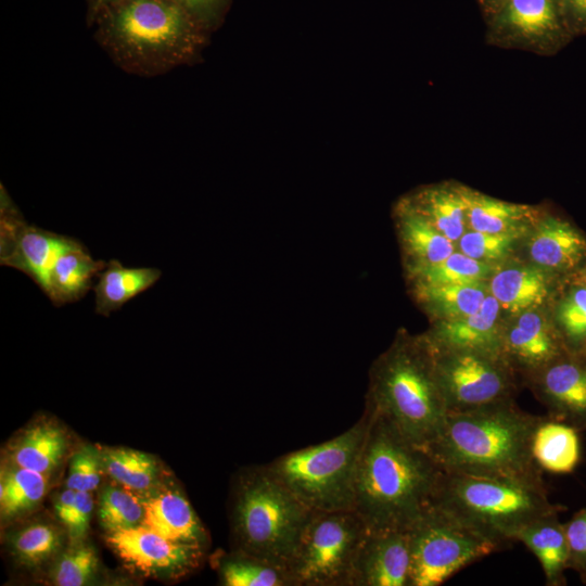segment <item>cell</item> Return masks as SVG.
Masks as SVG:
<instances>
[{"mask_svg": "<svg viewBox=\"0 0 586 586\" xmlns=\"http://www.w3.org/2000/svg\"><path fill=\"white\" fill-rule=\"evenodd\" d=\"M559 320L566 334L575 340L586 336V289L571 292L561 303Z\"/></svg>", "mask_w": 586, "mask_h": 586, "instance_id": "60d3db41", "label": "cell"}, {"mask_svg": "<svg viewBox=\"0 0 586 586\" xmlns=\"http://www.w3.org/2000/svg\"><path fill=\"white\" fill-rule=\"evenodd\" d=\"M351 586H410L407 531H367L354 563Z\"/></svg>", "mask_w": 586, "mask_h": 586, "instance_id": "5bb4252c", "label": "cell"}, {"mask_svg": "<svg viewBox=\"0 0 586 586\" xmlns=\"http://www.w3.org/2000/svg\"><path fill=\"white\" fill-rule=\"evenodd\" d=\"M515 233H489L481 231L464 232L459 239L461 253L481 260H496L511 249Z\"/></svg>", "mask_w": 586, "mask_h": 586, "instance_id": "f35d334b", "label": "cell"}, {"mask_svg": "<svg viewBox=\"0 0 586 586\" xmlns=\"http://www.w3.org/2000/svg\"><path fill=\"white\" fill-rule=\"evenodd\" d=\"M62 545V531L54 524L44 522L21 527L10 538L13 556L27 566L46 562L61 550Z\"/></svg>", "mask_w": 586, "mask_h": 586, "instance_id": "836d02e7", "label": "cell"}, {"mask_svg": "<svg viewBox=\"0 0 586 586\" xmlns=\"http://www.w3.org/2000/svg\"><path fill=\"white\" fill-rule=\"evenodd\" d=\"M499 304L486 295L480 309L456 320H446L428 341L438 347L476 351L501 356L502 340L497 328Z\"/></svg>", "mask_w": 586, "mask_h": 586, "instance_id": "e0dca14e", "label": "cell"}, {"mask_svg": "<svg viewBox=\"0 0 586 586\" xmlns=\"http://www.w3.org/2000/svg\"><path fill=\"white\" fill-rule=\"evenodd\" d=\"M485 23L486 43L501 49L550 56L574 39L563 22L558 0H505Z\"/></svg>", "mask_w": 586, "mask_h": 586, "instance_id": "8fae6325", "label": "cell"}, {"mask_svg": "<svg viewBox=\"0 0 586 586\" xmlns=\"http://www.w3.org/2000/svg\"><path fill=\"white\" fill-rule=\"evenodd\" d=\"M569 546V568L586 583V508L564 524Z\"/></svg>", "mask_w": 586, "mask_h": 586, "instance_id": "ab89813d", "label": "cell"}, {"mask_svg": "<svg viewBox=\"0 0 586 586\" xmlns=\"http://www.w3.org/2000/svg\"><path fill=\"white\" fill-rule=\"evenodd\" d=\"M67 445L59 425L39 422L15 438L10 449L11 464L49 475L62 461Z\"/></svg>", "mask_w": 586, "mask_h": 586, "instance_id": "7402d4cb", "label": "cell"}, {"mask_svg": "<svg viewBox=\"0 0 586 586\" xmlns=\"http://www.w3.org/2000/svg\"><path fill=\"white\" fill-rule=\"evenodd\" d=\"M94 508L91 493L77 492L66 487L54 502V511L59 521L64 525L68 536L81 539L89 528V522Z\"/></svg>", "mask_w": 586, "mask_h": 586, "instance_id": "8d00e7d4", "label": "cell"}, {"mask_svg": "<svg viewBox=\"0 0 586 586\" xmlns=\"http://www.w3.org/2000/svg\"><path fill=\"white\" fill-rule=\"evenodd\" d=\"M82 245L74 238L28 225L1 188V265L26 273L47 295L51 271L58 259Z\"/></svg>", "mask_w": 586, "mask_h": 586, "instance_id": "7c38bea8", "label": "cell"}, {"mask_svg": "<svg viewBox=\"0 0 586 586\" xmlns=\"http://www.w3.org/2000/svg\"><path fill=\"white\" fill-rule=\"evenodd\" d=\"M416 291L421 302L446 320L477 311L486 297L482 284L424 285L417 286Z\"/></svg>", "mask_w": 586, "mask_h": 586, "instance_id": "1f68e13d", "label": "cell"}, {"mask_svg": "<svg viewBox=\"0 0 586 586\" xmlns=\"http://www.w3.org/2000/svg\"><path fill=\"white\" fill-rule=\"evenodd\" d=\"M224 586H294L286 565L235 549L219 562Z\"/></svg>", "mask_w": 586, "mask_h": 586, "instance_id": "f1b7e54d", "label": "cell"}, {"mask_svg": "<svg viewBox=\"0 0 586 586\" xmlns=\"http://www.w3.org/2000/svg\"><path fill=\"white\" fill-rule=\"evenodd\" d=\"M563 22L576 38L586 36V0H558Z\"/></svg>", "mask_w": 586, "mask_h": 586, "instance_id": "7bdbcfd3", "label": "cell"}, {"mask_svg": "<svg viewBox=\"0 0 586 586\" xmlns=\"http://www.w3.org/2000/svg\"><path fill=\"white\" fill-rule=\"evenodd\" d=\"M87 13L86 22L89 27H92L99 15L106 9L124 1V0H86Z\"/></svg>", "mask_w": 586, "mask_h": 586, "instance_id": "ee69618b", "label": "cell"}, {"mask_svg": "<svg viewBox=\"0 0 586 586\" xmlns=\"http://www.w3.org/2000/svg\"><path fill=\"white\" fill-rule=\"evenodd\" d=\"M532 451L540 469L552 473H570L579 461L581 449L576 429L545 419L536 429Z\"/></svg>", "mask_w": 586, "mask_h": 586, "instance_id": "4316f807", "label": "cell"}, {"mask_svg": "<svg viewBox=\"0 0 586 586\" xmlns=\"http://www.w3.org/2000/svg\"><path fill=\"white\" fill-rule=\"evenodd\" d=\"M100 454L104 471L119 485L145 492L156 484L160 468L152 456L125 447L105 448Z\"/></svg>", "mask_w": 586, "mask_h": 586, "instance_id": "4dcf8cb0", "label": "cell"}, {"mask_svg": "<svg viewBox=\"0 0 586 586\" xmlns=\"http://www.w3.org/2000/svg\"><path fill=\"white\" fill-rule=\"evenodd\" d=\"M162 271L154 267L128 268L117 259H111L97 276L93 286L95 313L109 317L124 304L150 289L161 278Z\"/></svg>", "mask_w": 586, "mask_h": 586, "instance_id": "44dd1931", "label": "cell"}, {"mask_svg": "<svg viewBox=\"0 0 586 586\" xmlns=\"http://www.w3.org/2000/svg\"><path fill=\"white\" fill-rule=\"evenodd\" d=\"M544 420L520 410L511 400L447 412L428 451L447 471L542 479L532 445Z\"/></svg>", "mask_w": 586, "mask_h": 586, "instance_id": "3957f363", "label": "cell"}, {"mask_svg": "<svg viewBox=\"0 0 586 586\" xmlns=\"http://www.w3.org/2000/svg\"><path fill=\"white\" fill-rule=\"evenodd\" d=\"M397 228L410 259L409 271L440 263L454 253V244L404 200L397 206Z\"/></svg>", "mask_w": 586, "mask_h": 586, "instance_id": "ffe728a7", "label": "cell"}, {"mask_svg": "<svg viewBox=\"0 0 586 586\" xmlns=\"http://www.w3.org/2000/svg\"><path fill=\"white\" fill-rule=\"evenodd\" d=\"M232 495L235 549L288 565L314 511L265 466L242 471Z\"/></svg>", "mask_w": 586, "mask_h": 586, "instance_id": "8992f818", "label": "cell"}, {"mask_svg": "<svg viewBox=\"0 0 586 586\" xmlns=\"http://www.w3.org/2000/svg\"><path fill=\"white\" fill-rule=\"evenodd\" d=\"M144 509L140 498L126 487L106 486L98 504V518L106 532L141 525Z\"/></svg>", "mask_w": 586, "mask_h": 586, "instance_id": "e575fe53", "label": "cell"}, {"mask_svg": "<svg viewBox=\"0 0 586 586\" xmlns=\"http://www.w3.org/2000/svg\"><path fill=\"white\" fill-rule=\"evenodd\" d=\"M507 357L528 369L544 368L559 355V347L540 316L526 311L509 330L501 346Z\"/></svg>", "mask_w": 586, "mask_h": 586, "instance_id": "cb8c5ba5", "label": "cell"}, {"mask_svg": "<svg viewBox=\"0 0 586 586\" xmlns=\"http://www.w3.org/2000/svg\"><path fill=\"white\" fill-rule=\"evenodd\" d=\"M371 410L346 431L317 445L282 455L267 470L313 511L354 510L359 458Z\"/></svg>", "mask_w": 586, "mask_h": 586, "instance_id": "52a82bcc", "label": "cell"}, {"mask_svg": "<svg viewBox=\"0 0 586 586\" xmlns=\"http://www.w3.org/2000/svg\"><path fill=\"white\" fill-rule=\"evenodd\" d=\"M103 470L100 450L85 446L71 458L66 487L92 493L101 482Z\"/></svg>", "mask_w": 586, "mask_h": 586, "instance_id": "74e56055", "label": "cell"}, {"mask_svg": "<svg viewBox=\"0 0 586 586\" xmlns=\"http://www.w3.org/2000/svg\"><path fill=\"white\" fill-rule=\"evenodd\" d=\"M366 405L408 441L429 448L440 434L447 408L426 339L398 340L374 361Z\"/></svg>", "mask_w": 586, "mask_h": 586, "instance_id": "5b68a950", "label": "cell"}, {"mask_svg": "<svg viewBox=\"0 0 586 586\" xmlns=\"http://www.w3.org/2000/svg\"><path fill=\"white\" fill-rule=\"evenodd\" d=\"M106 266L94 260L85 245L64 253L55 263L47 296L55 306L74 303L93 289V279Z\"/></svg>", "mask_w": 586, "mask_h": 586, "instance_id": "d4e9b609", "label": "cell"}, {"mask_svg": "<svg viewBox=\"0 0 586 586\" xmlns=\"http://www.w3.org/2000/svg\"><path fill=\"white\" fill-rule=\"evenodd\" d=\"M405 201L450 241L459 240L464 233L467 216L462 187H429Z\"/></svg>", "mask_w": 586, "mask_h": 586, "instance_id": "484cf974", "label": "cell"}, {"mask_svg": "<svg viewBox=\"0 0 586 586\" xmlns=\"http://www.w3.org/2000/svg\"><path fill=\"white\" fill-rule=\"evenodd\" d=\"M532 259L539 266L566 270L586 252V240L569 222L547 217L538 221L528 241Z\"/></svg>", "mask_w": 586, "mask_h": 586, "instance_id": "d6986e66", "label": "cell"}, {"mask_svg": "<svg viewBox=\"0 0 586 586\" xmlns=\"http://www.w3.org/2000/svg\"><path fill=\"white\" fill-rule=\"evenodd\" d=\"M489 266L463 253H453L444 260L410 271L416 288L441 284H482Z\"/></svg>", "mask_w": 586, "mask_h": 586, "instance_id": "d6a6232c", "label": "cell"}, {"mask_svg": "<svg viewBox=\"0 0 586 586\" xmlns=\"http://www.w3.org/2000/svg\"><path fill=\"white\" fill-rule=\"evenodd\" d=\"M430 345L447 412L468 411L511 400L502 356Z\"/></svg>", "mask_w": 586, "mask_h": 586, "instance_id": "30bf717a", "label": "cell"}, {"mask_svg": "<svg viewBox=\"0 0 586 586\" xmlns=\"http://www.w3.org/2000/svg\"><path fill=\"white\" fill-rule=\"evenodd\" d=\"M410 586H437L500 549L493 542L429 507L407 530Z\"/></svg>", "mask_w": 586, "mask_h": 586, "instance_id": "9c48e42d", "label": "cell"}, {"mask_svg": "<svg viewBox=\"0 0 586 586\" xmlns=\"http://www.w3.org/2000/svg\"><path fill=\"white\" fill-rule=\"evenodd\" d=\"M366 407L372 416L357 469L354 510L368 531H407L431 506L442 468L428 449Z\"/></svg>", "mask_w": 586, "mask_h": 586, "instance_id": "6da1fadb", "label": "cell"}, {"mask_svg": "<svg viewBox=\"0 0 586 586\" xmlns=\"http://www.w3.org/2000/svg\"><path fill=\"white\" fill-rule=\"evenodd\" d=\"M484 20H488L500 8L505 0H475Z\"/></svg>", "mask_w": 586, "mask_h": 586, "instance_id": "f6af8a7d", "label": "cell"}, {"mask_svg": "<svg viewBox=\"0 0 586 586\" xmlns=\"http://www.w3.org/2000/svg\"><path fill=\"white\" fill-rule=\"evenodd\" d=\"M206 31L216 29L231 4V0H174Z\"/></svg>", "mask_w": 586, "mask_h": 586, "instance_id": "b9f144b4", "label": "cell"}, {"mask_svg": "<svg viewBox=\"0 0 586 586\" xmlns=\"http://www.w3.org/2000/svg\"><path fill=\"white\" fill-rule=\"evenodd\" d=\"M538 559L549 586L565 585L564 571L569 569V546L565 526L558 519V511L547 513L531 522L518 534Z\"/></svg>", "mask_w": 586, "mask_h": 586, "instance_id": "ac0fdd59", "label": "cell"}, {"mask_svg": "<svg viewBox=\"0 0 586 586\" xmlns=\"http://www.w3.org/2000/svg\"><path fill=\"white\" fill-rule=\"evenodd\" d=\"M355 510L314 511L288 562L294 586H351L367 534Z\"/></svg>", "mask_w": 586, "mask_h": 586, "instance_id": "ba28073f", "label": "cell"}, {"mask_svg": "<svg viewBox=\"0 0 586 586\" xmlns=\"http://www.w3.org/2000/svg\"><path fill=\"white\" fill-rule=\"evenodd\" d=\"M540 379L550 419L577 429L586 428V373L570 361L548 364Z\"/></svg>", "mask_w": 586, "mask_h": 586, "instance_id": "2e32d148", "label": "cell"}, {"mask_svg": "<svg viewBox=\"0 0 586 586\" xmlns=\"http://www.w3.org/2000/svg\"><path fill=\"white\" fill-rule=\"evenodd\" d=\"M431 507L504 548L540 517L559 511L542 479L442 469Z\"/></svg>", "mask_w": 586, "mask_h": 586, "instance_id": "277c9868", "label": "cell"}, {"mask_svg": "<svg viewBox=\"0 0 586 586\" xmlns=\"http://www.w3.org/2000/svg\"><path fill=\"white\" fill-rule=\"evenodd\" d=\"M98 557L91 546L79 544L64 551L51 571V581L58 586H82L97 573Z\"/></svg>", "mask_w": 586, "mask_h": 586, "instance_id": "d590c367", "label": "cell"}, {"mask_svg": "<svg viewBox=\"0 0 586 586\" xmlns=\"http://www.w3.org/2000/svg\"><path fill=\"white\" fill-rule=\"evenodd\" d=\"M92 27L116 66L141 77L194 63L209 34L174 0H124L102 12Z\"/></svg>", "mask_w": 586, "mask_h": 586, "instance_id": "7a4b0ae2", "label": "cell"}, {"mask_svg": "<svg viewBox=\"0 0 586 586\" xmlns=\"http://www.w3.org/2000/svg\"><path fill=\"white\" fill-rule=\"evenodd\" d=\"M489 290L499 306L511 313L538 306L548 294L545 273L525 266L498 271L491 280Z\"/></svg>", "mask_w": 586, "mask_h": 586, "instance_id": "83f0119b", "label": "cell"}, {"mask_svg": "<svg viewBox=\"0 0 586 586\" xmlns=\"http://www.w3.org/2000/svg\"><path fill=\"white\" fill-rule=\"evenodd\" d=\"M141 525L173 540L205 548L206 531L189 500L176 488H165L141 499Z\"/></svg>", "mask_w": 586, "mask_h": 586, "instance_id": "9a60e30c", "label": "cell"}, {"mask_svg": "<svg viewBox=\"0 0 586 586\" xmlns=\"http://www.w3.org/2000/svg\"><path fill=\"white\" fill-rule=\"evenodd\" d=\"M467 224L472 230L515 233L528 225L536 212L528 205L505 202L462 187Z\"/></svg>", "mask_w": 586, "mask_h": 586, "instance_id": "603a6c76", "label": "cell"}, {"mask_svg": "<svg viewBox=\"0 0 586 586\" xmlns=\"http://www.w3.org/2000/svg\"><path fill=\"white\" fill-rule=\"evenodd\" d=\"M49 475L12 466L1 473L0 511L2 519L21 515L44 497Z\"/></svg>", "mask_w": 586, "mask_h": 586, "instance_id": "f546056e", "label": "cell"}, {"mask_svg": "<svg viewBox=\"0 0 586 586\" xmlns=\"http://www.w3.org/2000/svg\"><path fill=\"white\" fill-rule=\"evenodd\" d=\"M105 540L127 568L153 577L186 575L198 568L205 549L173 542L142 525L107 532Z\"/></svg>", "mask_w": 586, "mask_h": 586, "instance_id": "4fadbf2b", "label": "cell"}]
</instances>
